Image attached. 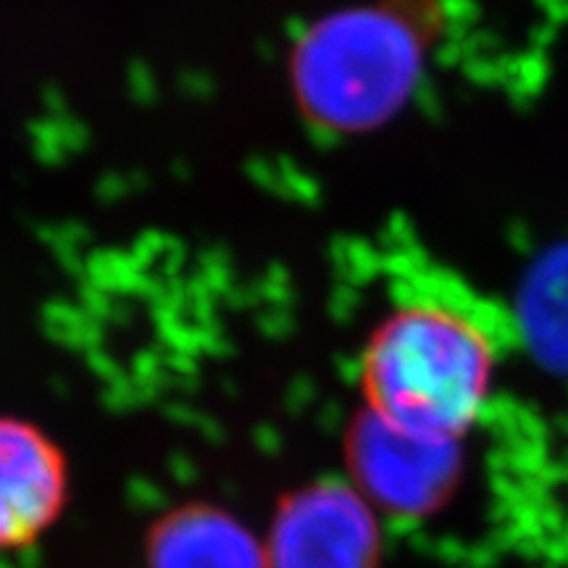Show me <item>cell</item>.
Instances as JSON below:
<instances>
[{
    "instance_id": "6da1fadb",
    "label": "cell",
    "mask_w": 568,
    "mask_h": 568,
    "mask_svg": "<svg viewBox=\"0 0 568 568\" xmlns=\"http://www.w3.org/2000/svg\"><path fill=\"white\" fill-rule=\"evenodd\" d=\"M500 339L460 297L418 290L397 301L361 353L368 414L403 435L460 443L485 416Z\"/></svg>"
},
{
    "instance_id": "7a4b0ae2",
    "label": "cell",
    "mask_w": 568,
    "mask_h": 568,
    "mask_svg": "<svg viewBox=\"0 0 568 568\" xmlns=\"http://www.w3.org/2000/svg\"><path fill=\"white\" fill-rule=\"evenodd\" d=\"M418 63V34L400 13L389 6L345 11L318 21L297 45V105L322 130H364L408 95Z\"/></svg>"
},
{
    "instance_id": "3957f363",
    "label": "cell",
    "mask_w": 568,
    "mask_h": 568,
    "mask_svg": "<svg viewBox=\"0 0 568 568\" xmlns=\"http://www.w3.org/2000/svg\"><path fill=\"white\" fill-rule=\"evenodd\" d=\"M376 529L351 493H305L276 524L268 568H374Z\"/></svg>"
},
{
    "instance_id": "277c9868",
    "label": "cell",
    "mask_w": 568,
    "mask_h": 568,
    "mask_svg": "<svg viewBox=\"0 0 568 568\" xmlns=\"http://www.w3.org/2000/svg\"><path fill=\"white\" fill-rule=\"evenodd\" d=\"M67 495L63 456L38 426L0 418V550L32 545Z\"/></svg>"
},
{
    "instance_id": "5b68a950",
    "label": "cell",
    "mask_w": 568,
    "mask_h": 568,
    "mask_svg": "<svg viewBox=\"0 0 568 568\" xmlns=\"http://www.w3.org/2000/svg\"><path fill=\"white\" fill-rule=\"evenodd\" d=\"M458 460V443H432L403 435L372 414L358 426V477L387 508L418 514L437 506L456 481Z\"/></svg>"
},
{
    "instance_id": "8992f818",
    "label": "cell",
    "mask_w": 568,
    "mask_h": 568,
    "mask_svg": "<svg viewBox=\"0 0 568 568\" xmlns=\"http://www.w3.org/2000/svg\"><path fill=\"white\" fill-rule=\"evenodd\" d=\"M151 568H266L264 556L232 521L193 510L176 516L153 539Z\"/></svg>"
}]
</instances>
